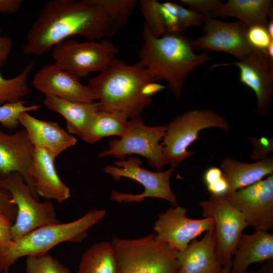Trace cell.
<instances>
[{"instance_id": "1", "label": "cell", "mask_w": 273, "mask_h": 273, "mask_svg": "<svg viewBox=\"0 0 273 273\" xmlns=\"http://www.w3.org/2000/svg\"><path fill=\"white\" fill-rule=\"evenodd\" d=\"M118 29L100 0L49 1L29 29L23 52L41 56L71 36L99 41Z\"/></svg>"}, {"instance_id": "2", "label": "cell", "mask_w": 273, "mask_h": 273, "mask_svg": "<svg viewBox=\"0 0 273 273\" xmlns=\"http://www.w3.org/2000/svg\"><path fill=\"white\" fill-rule=\"evenodd\" d=\"M142 36L136 64L145 69L154 81H166L170 92L179 99L189 74L211 56L196 53L193 39L184 33L168 32L156 37L143 23Z\"/></svg>"}, {"instance_id": "3", "label": "cell", "mask_w": 273, "mask_h": 273, "mask_svg": "<svg viewBox=\"0 0 273 273\" xmlns=\"http://www.w3.org/2000/svg\"><path fill=\"white\" fill-rule=\"evenodd\" d=\"M98 97L100 110L121 114L130 119L141 116L153 96L165 88L154 81L136 64L117 59L105 70L88 79L87 85Z\"/></svg>"}, {"instance_id": "4", "label": "cell", "mask_w": 273, "mask_h": 273, "mask_svg": "<svg viewBox=\"0 0 273 273\" xmlns=\"http://www.w3.org/2000/svg\"><path fill=\"white\" fill-rule=\"evenodd\" d=\"M106 211L91 209L73 221L38 228L0 249V273L9 271L21 257L41 255L63 242L79 243L87 236L88 230L100 222Z\"/></svg>"}, {"instance_id": "5", "label": "cell", "mask_w": 273, "mask_h": 273, "mask_svg": "<svg viewBox=\"0 0 273 273\" xmlns=\"http://www.w3.org/2000/svg\"><path fill=\"white\" fill-rule=\"evenodd\" d=\"M118 273H177V251L155 238L154 233L134 239L114 238Z\"/></svg>"}, {"instance_id": "6", "label": "cell", "mask_w": 273, "mask_h": 273, "mask_svg": "<svg viewBox=\"0 0 273 273\" xmlns=\"http://www.w3.org/2000/svg\"><path fill=\"white\" fill-rule=\"evenodd\" d=\"M166 125L161 144L168 164L174 168L195 154L188 149L199 139L201 130L217 127L227 131L230 128L229 123L224 117L209 109L185 112Z\"/></svg>"}, {"instance_id": "7", "label": "cell", "mask_w": 273, "mask_h": 273, "mask_svg": "<svg viewBox=\"0 0 273 273\" xmlns=\"http://www.w3.org/2000/svg\"><path fill=\"white\" fill-rule=\"evenodd\" d=\"M118 52V48L106 38L83 42L70 39L56 45L52 56L54 64L79 79L107 69Z\"/></svg>"}, {"instance_id": "8", "label": "cell", "mask_w": 273, "mask_h": 273, "mask_svg": "<svg viewBox=\"0 0 273 273\" xmlns=\"http://www.w3.org/2000/svg\"><path fill=\"white\" fill-rule=\"evenodd\" d=\"M142 162L136 157H129L127 160H119L114 165L104 168L105 173L115 180L121 177L133 179L140 183L144 191L140 194L119 193L113 190L111 194L112 200L118 203L142 202L146 198H157L168 201L172 206H177V198L170 186V178L175 168L170 167L164 171L154 172L141 167Z\"/></svg>"}, {"instance_id": "9", "label": "cell", "mask_w": 273, "mask_h": 273, "mask_svg": "<svg viewBox=\"0 0 273 273\" xmlns=\"http://www.w3.org/2000/svg\"><path fill=\"white\" fill-rule=\"evenodd\" d=\"M166 125L147 126L141 116L128 120L126 132L119 140L109 143V149L101 152L99 157L113 156L120 160L127 155L139 154L147 158L148 164L161 171L168 164L160 144L166 132Z\"/></svg>"}, {"instance_id": "10", "label": "cell", "mask_w": 273, "mask_h": 273, "mask_svg": "<svg viewBox=\"0 0 273 273\" xmlns=\"http://www.w3.org/2000/svg\"><path fill=\"white\" fill-rule=\"evenodd\" d=\"M2 176L17 210L12 226V241L42 226L61 222L57 218L53 203L36 200L20 173L13 172Z\"/></svg>"}, {"instance_id": "11", "label": "cell", "mask_w": 273, "mask_h": 273, "mask_svg": "<svg viewBox=\"0 0 273 273\" xmlns=\"http://www.w3.org/2000/svg\"><path fill=\"white\" fill-rule=\"evenodd\" d=\"M204 217L214 220L216 247L222 264L230 261L244 229L248 226L244 216L225 196L210 195L200 202Z\"/></svg>"}, {"instance_id": "12", "label": "cell", "mask_w": 273, "mask_h": 273, "mask_svg": "<svg viewBox=\"0 0 273 273\" xmlns=\"http://www.w3.org/2000/svg\"><path fill=\"white\" fill-rule=\"evenodd\" d=\"M255 230L273 229V174L225 196Z\"/></svg>"}, {"instance_id": "13", "label": "cell", "mask_w": 273, "mask_h": 273, "mask_svg": "<svg viewBox=\"0 0 273 273\" xmlns=\"http://www.w3.org/2000/svg\"><path fill=\"white\" fill-rule=\"evenodd\" d=\"M247 28L239 20L226 22L205 17L202 25L204 34L193 40V45L195 49L224 52L241 60L253 49L247 40Z\"/></svg>"}, {"instance_id": "14", "label": "cell", "mask_w": 273, "mask_h": 273, "mask_svg": "<svg viewBox=\"0 0 273 273\" xmlns=\"http://www.w3.org/2000/svg\"><path fill=\"white\" fill-rule=\"evenodd\" d=\"M187 212V209L177 205L160 213L153 226L156 239L182 251L203 233L214 230L212 218H190Z\"/></svg>"}, {"instance_id": "15", "label": "cell", "mask_w": 273, "mask_h": 273, "mask_svg": "<svg viewBox=\"0 0 273 273\" xmlns=\"http://www.w3.org/2000/svg\"><path fill=\"white\" fill-rule=\"evenodd\" d=\"M232 65L240 70V82L254 93L257 98L255 111L261 115H265L273 98V60L265 51L253 49L243 60L216 64L210 69Z\"/></svg>"}, {"instance_id": "16", "label": "cell", "mask_w": 273, "mask_h": 273, "mask_svg": "<svg viewBox=\"0 0 273 273\" xmlns=\"http://www.w3.org/2000/svg\"><path fill=\"white\" fill-rule=\"evenodd\" d=\"M32 86L44 96L78 102H95L98 97L87 85L55 64L42 67L33 76Z\"/></svg>"}, {"instance_id": "17", "label": "cell", "mask_w": 273, "mask_h": 273, "mask_svg": "<svg viewBox=\"0 0 273 273\" xmlns=\"http://www.w3.org/2000/svg\"><path fill=\"white\" fill-rule=\"evenodd\" d=\"M34 146L24 129L9 134L0 130V174L13 172L20 173L33 197L39 200L33 181L29 174Z\"/></svg>"}, {"instance_id": "18", "label": "cell", "mask_w": 273, "mask_h": 273, "mask_svg": "<svg viewBox=\"0 0 273 273\" xmlns=\"http://www.w3.org/2000/svg\"><path fill=\"white\" fill-rule=\"evenodd\" d=\"M19 121L33 145L46 150L54 160L77 143L75 137L56 122L37 119L26 112L20 115Z\"/></svg>"}, {"instance_id": "19", "label": "cell", "mask_w": 273, "mask_h": 273, "mask_svg": "<svg viewBox=\"0 0 273 273\" xmlns=\"http://www.w3.org/2000/svg\"><path fill=\"white\" fill-rule=\"evenodd\" d=\"M177 273H221L223 265L217 255L214 230L200 240L192 241L177 253Z\"/></svg>"}, {"instance_id": "20", "label": "cell", "mask_w": 273, "mask_h": 273, "mask_svg": "<svg viewBox=\"0 0 273 273\" xmlns=\"http://www.w3.org/2000/svg\"><path fill=\"white\" fill-rule=\"evenodd\" d=\"M54 160L44 149L34 147L29 174L37 195L47 200L63 203L70 196V190L60 178Z\"/></svg>"}, {"instance_id": "21", "label": "cell", "mask_w": 273, "mask_h": 273, "mask_svg": "<svg viewBox=\"0 0 273 273\" xmlns=\"http://www.w3.org/2000/svg\"><path fill=\"white\" fill-rule=\"evenodd\" d=\"M233 256L231 273H244L252 264L273 259V234L261 230L243 234Z\"/></svg>"}, {"instance_id": "22", "label": "cell", "mask_w": 273, "mask_h": 273, "mask_svg": "<svg viewBox=\"0 0 273 273\" xmlns=\"http://www.w3.org/2000/svg\"><path fill=\"white\" fill-rule=\"evenodd\" d=\"M220 167L229 184V194L252 185L272 174L273 157H266L255 162L248 163L226 157L221 160Z\"/></svg>"}, {"instance_id": "23", "label": "cell", "mask_w": 273, "mask_h": 273, "mask_svg": "<svg viewBox=\"0 0 273 273\" xmlns=\"http://www.w3.org/2000/svg\"><path fill=\"white\" fill-rule=\"evenodd\" d=\"M43 103L49 109L57 112L65 118L69 133L80 138L95 115L100 111L98 102H78L45 96Z\"/></svg>"}, {"instance_id": "24", "label": "cell", "mask_w": 273, "mask_h": 273, "mask_svg": "<svg viewBox=\"0 0 273 273\" xmlns=\"http://www.w3.org/2000/svg\"><path fill=\"white\" fill-rule=\"evenodd\" d=\"M271 0H229L221 2L211 17H232L248 27L259 25L266 27L268 18L272 12Z\"/></svg>"}, {"instance_id": "25", "label": "cell", "mask_w": 273, "mask_h": 273, "mask_svg": "<svg viewBox=\"0 0 273 273\" xmlns=\"http://www.w3.org/2000/svg\"><path fill=\"white\" fill-rule=\"evenodd\" d=\"M128 123V118L121 114L100 110L87 125L81 138L86 143L94 144L106 136L121 137L126 132Z\"/></svg>"}, {"instance_id": "26", "label": "cell", "mask_w": 273, "mask_h": 273, "mask_svg": "<svg viewBox=\"0 0 273 273\" xmlns=\"http://www.w3.org/2000/svg\"><path fill=\"white\" fill-rule=\"evenodd\" d=\"M77 273H118V264L111 242L93 244L82 255Z\"/></svg>"}, {"instance_id": "27", "label": "cell", "mask_w": 273, "mask_h": 273, "mask_svg": "<svg viewBox=\"0 0 273 273\" xmlns=\"http://www.w3.org/2000/svg\"><path fill=\"white\" fill-rule=\"evenodd\" d=\"M34 62L28 64L22 71L11 78H4L0 72V105L22 99L30 93L28 78Z\"/></svg>"}, {"instance_id": "28", "label": "cell", "mask_w": 273, "mask_h": 273, "mask_svg": "<svg viewBox=\"0 0 273 273\" xmlns=\"http://www.w3.org/2000/svg\"><path fill=\"white\" fill-rule=\"evenodd\" d=\"M139 8L145 20L143 23L154 36L158 37L168 33L167 19L163 3L141 0Z\"/></svg>"}, {"instance_id": "29", "label": "cell", "mask_w": 273, "mask_h": 273, "mask_svg": "<svg viewBox=\"0 0 273 273\" xmlns=\"http://www.w3.org/2000/svg\"><path fill=\"white\" fill-rule=\"evenodd\" d=\"M26 273H72L50 254L27 256Z\"/></svg>"}, {"instance_id": "30", "label": "cell", "mask_w": 273, "mask_h": 273, "mask_svg": "<svg viewBox=\"0 0 273 273\" xmlns=\"http://www.w3.org/2000/svg\"><path fill=\"white\" fill-rule=\"evenodd\" d=\"M24 100L7 103L0 105V123L8 129H14L20 124L19 117L24 112H28L38 110L40 104L26 106Z\"/></svg>"}, {"instance_id": "31", "label": "cell", "mask_w": 273, "mask_h": 273, "mask_svg": "<svg viewBox=\"0 0 273 273\" xmlns=\"http://www.w3.org/2000/svg\"><path fill=\"white\" fill-rule=\"evenodd\" d=\"M111 18L120 28L124 27L138 3L136 0H100Z\"/></svg>"}, {"instance_id": "32", "label": "cell", "mask_w": 273, "mask_h": 273, "mask_svg": "<svg viewBox=\"0 0 273 273\" xmlns=\"http://www.w3.org/2000/svg\"><path fill=\"white\" fill-rule=\"evenodd\" d=\"M247 40L253 49L265 51L270 43L273 41L266 27L256 25L248 27L247 30Z\"/></svg>"}, {"instance_id": "33", "label": "cell", "mask_w": 273, "mask_h": 273, "mask_svg": "<svg viewBox=\"0 0 273 273\" xmlns=\"http://www.w3.org/2000/svg\"><path fill=\"white\" fill-rule=\"evenodd\" d=\"M177 9L179 26L183 32L188 27L202 26L205 20L204 16L178 4Z\"/></svg>"}, {"instance_id": "34", "label": "cell", "mask_w": 273, "mask_h": 273, "mask_svg": "<svg viewBox=\"0 0 273 273\" xmlns=\"http://www.w3.org/2000/svg\"><path fill=\"white\" fill-rule=\"evenodd\" d=\"M249 140L253 146V150L250 155L252 160L259 161L266 157L267 155L273 150V139L266 137L259 138L249 137Z\"/></svg>"}, {"instance_id": "35", "label": "cell", "mask_w": 273, "mask_h": 273, "mask_svg": "<svg viewBox=\"0 0 273 273\" xmlns=\"http://www.w3.org/2000/svg\"><path fill=\"white\" fill-rule=\"evenodd\" d=\"M189 9L204 17H211L213 12L220 4L219 0H180Z\"/></svg>"}, {"instance_id": "36", "label": "cell", "mask_w": 273, "mask_h": 273, "mask_svg": "<svg viewBox=\"0 0 273 273\" xmlns=\"http://www.w3.org/2000/svg\"><path fill=\"white\" fill-rule=\"evenodd\" d=\"M13 222L0 210V249L6 248L12 241Z\"/></svg>"}, {"instance_id": "37", "label": "cell", "mask_w": 273, "mask_h": 273, "mask_svg": "<svg viewBox=\"0 0 273 273\" xmlns=\"http://www.w3.org/2000/svg\"><path fill=\"white\" fill-rule=\"evenodd\" d=\"M0 210L13 222L15 221L17 213V207L12 202L11 195L7 189H0Z\"/></svg>"}, {"instance_id": "38", "label": "cell", "mask_w": 273, "mask_h": 273, "mask_svg": "<svg viewBox=\"0 0 273 273\" xmlns=\"http://www.w3.org/2000/svg\"><path fill=\"white\" fill-rule=\"evenodd\" d=\"M13 41L11 38L8 36L0 37V68L7 61L12 51Z\"/></svg>"}, {"instance_id": "39", "label": "cell", "mask_w": 273, "mask_h": 273, "mask_svg": "<svg viewBox=\"0 0 273 273\" xmlns=\"http://www.w3.org/2000/svg\"><path fill=\"white\" fill-rule=\"evenodd\" d=\"M22 0H0V13L14 14L21 7Z\"/></svg>"}, {"instance_id": "40", "label": "cell", "mask_w": 273, "mask_h": 273, "mask_svg": "<svg viewBox=\"0 0 273 273\" xmlns=\"http://www.w3.org/2000/svg\"><path fill=\"white\" fill-rule=\"evenodd\" d=\"M223 176L220 168L216 166H211L205 171L203 179L205 186H207L219 179Z\"/></svg>"}, {"instance_id": "41", "label": "cell", "mask_w": 273, "mask_h": 273, "mask_svg": "<svg viewBox=\"0 0 273 273\" xmlns=\"http://www.w3.org/2000/svg\"><path fill=\"white\" fill-rule=\"evenodd\" d=\"M251 273H273L272 259L265 261L260 269L252 271Z\"/></svg>"}, {"instance_id": "42", "label": "cell", "mask_w": 273, "mask_h": 273, "mask_svg": "<svg viewBox=\"0 0 273 273\" xmlns=\"http://www.w3.org/2000/svg\"><path fill=\"white\" fill-rule=\"evenodd\" d=\"M271 14L270 13L269 16V19L268 21V23L266 26V28L270 37L272 38H273V19H272V16L271 17Z\"/></svg>"}, {"instance_id": "43", "label": "cell", "mask_w": 273, "mask_h": 273, "mask_svg": "<svg viewBox=\"0 0 273 273\" xmlns=\"http://www.w3.org/2000/svg\"><path fill=\"white\" fill-rule=\"evenodd\" d=\"M232 268V260L225 263L222 267L221 273H231Z\"/></svg>"}, {"instance_id": "44", "label": "cell", "mask_w": 273, "mask_h": 273, "mask_svg": "<svg viewBox=\"0 0 273 273\" xmlns=\"http://www.w3.org/2000/svg\"><path fill=\"white\" fill-rule=\"evenodd\" d=\"M265 52L268 57L273 60V41L270 43Z\"/></svg>"}, {"instance_id": "45", "label": "cell", "mask_w": 273, "mask_h": 273, "mask_svg": "<svg viewBox=\"0 0 273 273\" xmlns=\"http://www.w3.org/2000/svg\"><path fill=\"white\" fill-rule=\"evenodd\" d=\"M5 189V185L3 177L0 174V189Z\"/></svg>"}, {"instance_id": "46", "label": "cell", "mask_w": 273, "mask_h": 273, "mask_svg": "<svg viewBox=\"0 0 273 273\" xmlns=\"http://www.w3.org/2000/svg\"><path fill=\"white\" fill-rule=\"evenodd\" d=\"M2 31H3V30H2V28L0 27V37L2 36H1V33H2Z\"/></svg>"}, {"instance_id": "47", "label": "cell", "mask_w": 273, "mask_h": 273, "mask_svg": "<svg viewBox=\"0 0 273 273\" xmlns=\"http://www.w3.org/2000/svg\"><path fill=\"white\" fill-rule=\"evenodd\" d=\"M244 273H251V271H247L246 272Z\"/></svg>"}, {"instance_id": "48", "label": "cell", "mask_w": 273, "mask_h": 273, "mask_svg": "<svg viewBox=\"0 0 273 273\" xmlns=\"http://www.w3.org/2000/svg\"><path fill=\"white\" fill-rule=\"evenodd\" d=\"M3 273H9V271H4Z\"/></svg>"}]
</instances>
